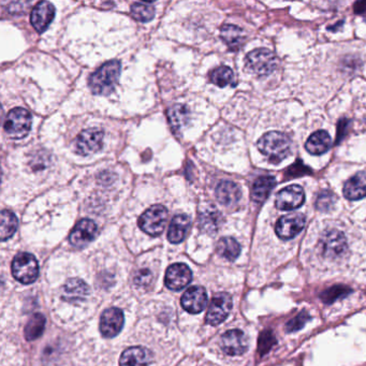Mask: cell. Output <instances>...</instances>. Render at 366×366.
<instances>
[{"mask_svg":"<svg viewBox=\"0 0 366 366\" xmlns=\"http://www.w3.org/2000/svg\"><path fill=\"white\" fill-rule=\"evenodd\" d=\"M168 119L173 130L179 131L187 125L189 121V110L186 105H175L168 111Z\"/></svg>","mask_w":366,"mask_h":366,"instance_id":"cell-27","label":"cell"},{"mask_svg":"<svg viewBox=\"0 0 366 366\" xmlns=\"http://www.w3.org/2000/svg\"><path fill=\"white\" fill-rule=\"evenodd\" d=\"M200 227L204 232L213 234L218 230L221 223L220 213L214 207H207L200 215Z\"/></svg>","mask_w":366,"mask_h":366,"instance_id":"cell-26","label":"cell"},{"mask_svg":"<svg viewBox=\"0 0 366 366\" xmlns=\"http://www.w3.org/2000/svg\"><path fill=\"white\" fill-rule=\"evenodd\" d=\"M152 275L150 270L142 269L134 276V284L139 287H148L152 283Z\"/></svg>","mask_w":366,"mask_h":366,"instance_id":"cell-36","label":"cell"},{"mask_svg":"<svg viewBox=\"0 0 366 366\" xmlns=\"http://www.w3.org/2000/svg\"><path fill=\"white\" fill-rule=\"evenodd\" d=\"M191 279H193L191 270L186 264L175 263L172 264L166 270L164 283L170 290L180 291L187 287Z\"/></svg>","mask_w":366,"mask_h":366,"instance_id":"cell-13","label":"cell"},{"mask_svg":"<svg viewBox=\"0 0 366 366\" xmlns=\"http://www.w3.org/2000/svg\"><path fill=\"white\" fill-rule=\"evenodd\" d=\"M121 67L119 60H111L100 67L89 79L92 92L95 95H109L112 93L119 83Z\"/></svg>","mask_w":366,"mask_h":366,"instance_id":"cell-2","label":"cell"},{"mask_svg":"<svg viewBox=\"0 0 366 366\" xmlns=\"http://www.w3.org/2000/svg\"><path fill=\"white\" fill-rule=\"evenodd\" d=\"M191 227V219L187 215H176L172 219L168 230V240L173 244H179L185 240Z\"/></svg>","mask_w":366,"mask_h":366,"instance_id":"cell-21","label":"cell"},{"mask_svg":"<svg viewBox=\"0 0 366 366\" xmlns=\"http://www.w3.org/2000/svg\"><path fill=\"white\" fill-rule=\"evenodd\" d=\"M124 314L116 307L105 309L100 318V331L105 338H113L119 336L124 326Z\"/></svg>","mask_w":366,"mask_h":366,"instance_id":"cell-10","label":"cell"},{"mask_svg":"<svg viewBox=\"0 0 366 366\" xmlns=\"http://www.w3.org/2000/svg\"><path fill=\"white\" fill-rule=\"evenodd\" d=\"M322 254L326 257L334 259L342 256L347 250V241L344 233L338 230H329L320 238Z\"/></svg>","mask_w":366,"mask_h":366,"instance_id":"cell-9","label":"cell"},{"mask_svg":"<svg viewBox=\"0 0 366 366\" xmlns=\"http://www.w3.org/2000/svg\"><path fill=\"white\" fill-rule=\"evenodd\" d=\"M131 15L137 21H152L155 17V8L152 3H136L131 6Z\"/></svg>","mask_w":366,"mask_h":366,"instance_id":"cell-32","label":"cell"},{"mask_svg":"<svg viewBox=\"0 0 366 366\" xmlns=\"http://www.w3.org/2000/svg\"><path fill=\"white\" fill-rule=\"evenodd\" d=\"M217 252L220 257L229 261H234L240 256L241 246L238 241L233 238H223L217 244Z\"/></svg>","mask_w":366,"mask_h":366,"instance_id":"cell-28","label":"cell"},{"mask_svg":"<svg viewBox=\"0 0 366 366\" xmlns=\"http://www.w3.org/2000/svg\"><path fill=\"white\" fill-rule=\"evenodd\" d=\"M103 137L105 132L101 129L89 128L82 131L76 139V152L82 156L96 154L103 148Z\"/></svg>","mask_w":366,"mask_h":366,"instance_id":"cell-8","label":"cell"},{"mask_svg":"<svg viewBox=\"0 0 366 366\" xmlns=\"http://www.w3.org/2000/svg\"><path fill=\"white\" fill-rule=\"evenodd\" d=\"M276 181L273 176H261L252 186V198L254 202L262 203L269 198L272 189L275 187Z\"/></svg>","mask_w":366,"mask_h":366,"instance_id":"cell-25","label":"cell"},{"mask_svg":"<svg viewBox=\"0 0 366 366\" xmlns=\"http://www.w3.org/2000/svg\"><path fill=\"white\" fill-rule=\"evenodd\" d=\"M152 362L150 350L143 347H131L125 350L119 360L121 366H148Z\"/></svg>","mask_w":366,"mask_h":366,"instance_id":"cell-18","label":"cell"},{"mask_svg":"<svg viewBox=\"0 0 366 366\" xmlns=\"http://www.w3.org/2000/svg\"><path fill=\"white\" fill-rule=\"evenodd\" d=\"M98 228L95 221L87 218L82 219L70 233V243L76 248L85 247L95 240Z\"/></svg>","mask_w":366,"mask_h":366,"instance_id":"cell-11","label":"cell"},{"mask_svg":"<svg viewBox=\"0 0 366 366\" xmlns=\"http://www.w3.org/2000/svg\"><path fill=\"white\" fill-rule=\"evenodd\" d=\"M46 317L42 314H35L31 317L25 326V338L27 340H38L46 329Z\"/></svg>","mask_w":366,"mask_h":366,"instance_id":"cell-30","label":"cell"},{"mask_svg":"<svg viewBox=\"0 0 366 366\" xmlns=\"http://www.w3.org/2000/svg\"><path fill=\"white\" fill-rule=\"evenodd\" d=\"M258 148L270 162L277 164L290 154L291 140L285 133L270 131L258 141Z\"/></svg>","mask_w":366,"mask_h":366,"instance_id":"cell-1","label":"cell"},{"mask_svg":"<svg viewBox=\"0 0 366 366\" xmlns=\"http://www.w3.org/2000/svg\"><path fill=\"white\" fill-rule=\"evenodd\" d=\"M344 195L352 201L366 197V172L352 176L344 186Z\"/></svg>","mask_w":366,"mask_h":366,"instance_id":"cell-23","label":"cell"},{"mask_svg":"<svg viewBox=\"0 0 366 366\" xmlns=\"http://www.w3.org/2000/svg\"><path fill=\"white\" fill-rule=\"evenodd\" d=\"M168 220V209L162 205L150 207L141 215L139 227L141 230L152 236H158L164 232Z\"/></svg>","mask_w":366,"mask_h":366,"instance_id":"cell-6","label":"cell"},{"mask_svg":"<svg viewBox=\"0 0 366 366\" xmlns=\"http://www.w3.org/2000/svg\"><path fill=\"white\" fill-rule=\"evenodd\" d=\"M336 195L329 191H322L318 195L316 201V207L321 212H329L336 205Z\"/></svg>","mask_w":366,"mask_h":366,"instance_id":"cell-33","label":"cell"},{"mask_svg":"<svg viewBox=\"0 0 366 366\" xmlns=\"http://www.w3.org/2000/svg\"><path fill=\"white\" fill-rule=\"evenodd\" d=\"M89 293L85 281L79 279H72L67 281L62 289V297L64 301L70 303H79L83 301Z\"/></svg>","mask_w":366,"mask_h":366,"instance_id":"cell-19","label":"cell"},{"mask_svg":"<svg viewBox=\"0 0 366 366\" xmlns=\"http://www.w3.org/2000/svg\"><path fill=\"white\" fill-rule=\"evenodd\" d=\"M304 227L305 217L302 214L285 215L276 224V234L281 240H290L299 234Z\"/></svg>","mask_w":366,"mask_h":366,"instance_id":"cell-14","label":"cell"},{"mask_svg":"<svg viewBox=\"0 0 366 366\" xmlns=\"http://www.w3.org/2000/svg\"><path fill=\"white\" fill-rule=\"evenodd\" d=\"M216 197L219 203L225 207L236 205L242 197L240 187L230 181L221 182L216 189Z\"/></svg>","mask_w":366,"mask_h":366,"instance_id":"cell-20","label":"cell"},{"mask_svg":"<svg viewBox=\"0 0 366 366\" xmlns=\"http://www.w3.org/2000/svg\"><path fill=\"white\" fill-rule=\"evenodd\" d=\"M207 293L203 287H191L185 291L182 297L181 303L186 312L191 314H199L207 306Z\"/></svg>","mask_w":366,"mask_h":366,"instance_id":"cell-16","label":"cell"},{"mask_svg":"<svg viewBox=\"0 0 366 366\" xmlns=\"http://www.w3.org/2000/svg\"><path fill=\"white\" fill-rule=\"evenodd\" d=\"M364 11H366V6H365V10H364ZM364 19H365V21H366V12H365V15H364Z\"/></svg>","mask_w":366,"mask_h":366,"instance_id":"cell-37","label":"cell"},{"mask_svg":"<svg viewBox=\"0 0 366 366\" xmlns=\"http://www.w3.org/2000/svg\"><path fill=\"white\" fill-rule=\"evenodd\" d=\"M33 124L31 113L23 107H15L8 113L5 131L11 139H23L28 134Z\"/></svg>","mask_w":366,"mask_h":366,"instance_id":"cell-5","label":"cell"},{"mask_svg":"<svg viewBox=\"0 0 366 366\" xmlns=\"http://www.w3.org/2000/svg\"><path fill=\"white\" fill-rule=\"evenodd\" d=\"M332 146V139L326 131L318 130L313 133L307 140L305 148L313 155H322L328 152Z\"/></svg>","mask_w":366,"mask_h":366,"instance_id":"cell-22","label":"cell"},{"mask_svg":"<svg viewBox=\"0 0 366 366\" xmlns=\"http://www.w3.org/2000/svg\"><path fill=\"white\" fill-rule=\"evenodd\" d=\"M246 68L259 76L271 74L279 66L276 55L268 49H257L248 53L245 60Z\"/></svg>","mask_w":366,"mask_h":366,"instance_id":"cell-3","label":"cell"},{"mask_svg":"<svg viewBox=\"0 0 366 366\" xmlns=\"http://www.w3.org/2000/svg\"><path fill=\"white\" fill-rule=\"evenodd\" d=\"M220 346L228 356H242L248 348L247 338L241 330L227 331L221 338Z\"/></svg>","mask_w":366,"mask_h":366,"instance_id":"cell-15","label":"cell"},{"mask_svg":"<svg viewBox=\"0 0 366 366\" xmlns=\"http://www.w3.org/2000/svg\"><path fill=\"white\" fill-rule=\"evenodd\" d=\"M349 293L346 287H332L329 290H326L324 295H321V299H324L326 303H332L342 295H346Z\"/></svg>","mask_w":366,"mask_h":366,"instance_id":"cell-34","label":"cell"},{"mask_svg":"<svg viewBox=\"0 0 366 366\" xmlns=\"http://www.w3.org/2000/svg\"><path fill=\"white\" fill-rule=\"evenodd\" d=\"M309 319H311L309 315L306 312H302L301 314L297 315V317H295V318L291 319L288 322L287 326H286V329H287L288 332H295V331L302 329Z\"/></svg>","mask_w":366,"mask_h":366,"instance_id":"cell-35","label":"cell"},{"mask_svg":"<svg viewBox=\"0 0 366 366\" xmlns=\"http://www.w3.org/2000/svg\"><path fill=\"white\" fill-rule=\"evenodd\" d=\"M55 17V8L49 1H41L31 12V24L38 33L46 31Z\"/></svg>","mask_w":366,"mask_h":366,"instance_id":"cell-17","label":"cell"},{"mask_svg":"<svg viewBox=\"0 0 366 366\" xmlns=\"http://www.w3.org/2000/svg\"><path fill=\"white\" fill-rule=\"evenodd\" d=\"M12 275L17 281L29 285L38 279L39 264L35 256L28 252L17 254L12 262Z\"/></svg>","mask_w":366,"mask_h":366,"instance_id":"cell-4","label":"cell"},{"mask_svg":"<svg viewBox=\"0 0 366 366\" xmlns=\"http://www.w3.org/2000/svg\"><path fill=\"white\" fill-rule=\"evenodd\" d=\"M305 202V193L299 185H291L284 188L276 197L275 204L281 211H293L302 207Z\"/></svg>","mask_w":366,"mask_h":366,"instance_id":"cell-12","label":"cell"},{"mask_svg":"<svg viewBox=\"0 0 366 366\" xmlns=\"http://www.w3.org/2000/svg\"><path fill=\"white\" fill-rule=\"evenodd\" d=\"M221 39L224 40L228 48L232 51L240 50L243 43L245 41V33L236 25H225L220 31Z\"/></svg>","mask_w":366,"mask_h":366,"instance_id":"cell-24","label":"cell"},{"mask_svg":"<svg viewBox=\"0 0 366 366\" xmlns=\"http://www.w3.org/2000/svg\"><path fill=\"white\" fill-rule=\"evenodd\" d=\"M211 81L213 84L218 86V87H226V86H236V76H234V72L232 71L231 68L226 66H221L213 70L211 72Z\"/></svg>","mask_w":366,"mask_h":366,"instance_id":"cell-29","label":"cell"},{"mask_svg":"<svg viewBox=\"0 0 366 366\" xmlns=\"http://www.w3.org/2000/svg\"><path fill=\"white\" fill-rule=\"evenodd\" d=\"M231 309L232 297L230 295L226 293H217L211 301L205 320L211 326H218L228 318Z\"/></svg>","mask_w":366,"mask_h":366,"instance_id":"cell-7","label":"cell"},{"mask_svg":"<svg viewBox=\"0 0 366 366\" xmlns=\"http://www.w3.org/2000/svg\"><path fill=\"white\" fill-rule=\"evenodd\" d=\"M17 229V218L15 213L5 209L1 212V228H0V236L1 241H7L12 238Z\"/></svg>","mask_w":366,"mask_h":366,"instance_id":"cell-31","label":"cell"}]
</instances>
